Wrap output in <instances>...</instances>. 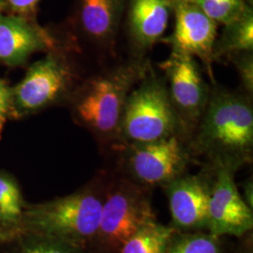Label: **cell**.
<instances>
[{
    "label": "cell",
    "mask_w": 253,
    "mask_h": 253,
    "mask_svg": "<svg viewBox=\"0 0 253 253\" xmlns=\"http://www.w3.org/2000/svg\"><path fill=\"white\" fill-rule=\"evenodd\" d=\"M196 162L236 172L253 162V98L243 91L211 85L207 108L190 136Z\"/></svg>",
    "instance_id": "6da1fadb"
},
{
    "label": "cell",
    "mask_w": 253,
    "mask_h": 253,
    "mask_svg": "<svg viewBox=\"0 0 253 253\" xmlns=\"http://www.w3.org/2000/svg\"><path fill=\"white\" fill-rule=\"evenodd\" d=\"M151 65L149 58L119 56L101 65L100 71L74 92V118L90 131L105 154L115 152L121 145L120 126L127 97Z\"/></svg>",
    "instance_id": "7a4b0ae2"
},
{
    "label": "cell",
    "mask_w": 253,
    "mask_h": 253,
    "mask_svg": "<svg viewBox=\"0 0 253 253\" xmlns=\"http://www.w3.org/2000/svg\"><path fill=\"white\" fill-rule=\"evenodd\" d=\"M105 196L104 172L73 194L23 210L26 234L43 236L87 251L100 224Z\"/></svg>",
    "instance_id": "3957f363"
},
{
    "label": "cell",
    "mask_w": 253,
    "mask_h": 253,
    "mask_svg": "<svg viewBox=\"0 0 253 253\" xmlns=\"http://www.w3.org/2000/svg\"><path fill=\"white\" fill-rule=\"evenodd\" d=\"M105 196L100 224L86 253H117L141 228L157 220L151 190L115 172H104Z\"/></svg>",
    "instance_id": "277c9868"
},
{
    "label": "cell",
    "mask_w": 253,
    "mask_h": 253,
    "mask_svg": "<svg viewBox=\"0 0 253 253\" xmlns=\"http://www.w3.org/2000/svg\"><path fill=\"white\" fill-rule=\"evenodd\" d=\"M176 135L189 141L163 74L151 65L127 97L120 126V143L145 144Z\"/></svg>",
    "instance_id": "5b68a950"
},
{
    "label": "cell",
    "mask_w": 253,
    "mask_h": 253,
    "mask_svg": "<svg viewBox=\"0 0 253 253\" xmlns=\"http://www.w3.org/2000/svg\"><path fill=\"white\" fill-rule=\"evenodd\" d=\"M110 155L117 157L115 172L148 190L164 188L189 172L196 163L188 139L172 136L152 143L124 145Z\"/></svg>",
    "instance_id": "8992f818"
},
{
    "label": "cell",
    "mask_w": 253,
    "mask_h": 253,
    "mask_svg": "<svg viewBox=\"0 0 253 253\" xmlns=\"http://www.w3.org/2000/svg\"><path fill=\"white\" fill-rule=\"evenodd\" d=\"M172 106L180 119L189 141L207 108L211 86L195 58L172 54L159 64Z\"/></svg>",
    "instance_id": "52a82bcc"
},
{
    "label": "cell",
    "mask_w": 253,
    "mask_h": 253,
    "mask_svg": "<svg viewBox=\"0 0 253 253\" xmlns=\"http://www.w3.org/2000/svg\"><path fill=\"white\" fill-rule=\"evenodd\" d=\"M174 27L171 35L162 42L170 46L171 53L189 55L201 63L212 84L216 81L213 73V48L217 40V23L191 0H172Z\"/></svg>",
    "instance_id": "ba28073f"
},
{
    "label": "cell",
    "mask_w": 253,
    "mask_h": 253,
    "mask_svg": "<svg viewBox=\"0 0 253 253\" xmlns=\"http://www.w3.org/2000/svg\"><path fill=\"white\" fill-rule=\"evenodd\" d=\"M127 0H76L74 27L101 65L119 57V39Z\"/></svg>",
    "instance_id": "9c48e42d"
},
{
    "label": "cell",
    "mask_w": 253,
    "mask_h": 253,
    "mask_svg": "<svg viewBox=\"0 0 253 253\" xmlns=\"http://www.w3.org/2000/svg\"><path fill=\"white\" fill-rule=\"evenodd\" d=\"M74 77L72 67L63 56L50 53L32 65L12 89L13 102L25 112L44 108L71 91Z\"/></svg>",
    "instance_id": "30bf717a"
},
{
    "label": "cell",
    "mask_w": 253,
    "mask_h": 253,
    "mask_svg": "<svg viewBox=\"0 0 253 253\" xmlns=\"http://www.w3.org/2000/svg\"><path fill=\"white\" fill-rule=\"evenodd\" d=\"M209 168L212 171V185L208 208V232L217 237H243L252 233L253 208L245 202L235 184V172L226 168Z\"/></svg>",
    "instance_id": "8fae6325"
},
{
    "label": "cell",
    "mask_w": 253,
    "mask_h": 253,
    "mask_svg": "<svg viewBox=\"0 0 253 253\" xmlns=\"http://www.w3.org/2000/svg\"><path fill=\"white\" fill-rule=\"evenodd\" d=\"M212 171L203 165L198 173L181 175L163 188L169 202L171 226L177 231H208Z\"/></svg>",
    "instance_id": "7c38bea8"
},
{
    "label": "cell",
    "mask_w": 253,
    "mask_h": 253,
    "mask_svg": "<svg viewBox=\"0 0 253 253\" xmlns=\"http://www.w3.org/2000/svg\"><path fill=\"white\" fill-rule=\"evenodd\" d=\"M172 13V0H127L122 23L127 57L148 58L165 37Z\"/></svg>",
    "instance_id": "4fadbf2b"
},
{
    "label": "cell",
    "mask_w": 253,
    "mask_h": 253,
    "mask_svg": "<svg viewBox=\"0 0 253 253\" xmlns=\"http://www.w3.org/2000/svg\"><path fill=\"white\" fill-rule=\"evenodd\" d=\"M54 45L51 34L29 20L0 14V62L17 65L37 51L53 49Z\"/></svg>",
    "instance_id": "5bb4252c"
},
{
    "label": "cell",
    "mask_w": 253,
    "mask_h": 253,
    "mask_svg": "<svg viewBox=\"0 0 253 253\" xmlns=\"http://www.w3.org/2000/svg\"><path fill=\"white\" fill-rule=\"evenodd\" d=\"M253 51V8L224 25L213 48V61H227L232 55Z\"/></svg>",
    "instance_id": "9a60e30c"
},
{
    "label": "cell",
    "mask_w": 253,
    "mask_h": 253,
    "mask_svg": "<svg viewBox=\"0 0 253 253\" xmlns=\"http://www.w3.org/2000/svg\"><path fill=\"white\" fill-rule=\"evenodd\" d=\"M175 231L171 225H163L155 220L129 237L117 253H165Z\"/></svg>",
    "instance_id": "2e32d148"
},
{
    "label": "cell",
    "mask_w": 253,
    "mask_h": 253,
    "mask_svg": "<svg viewBox=\"0 0 253 253\" xmlns=\"http://www.w3.org/2000/svg\"><path fill=\"white\" fill-rule=\"evenodd\" d=\"M220 237L208 231H175L165 253H223Z\"/></svg>",
    "instance_id": "e0dca14e"
},
{
    "label": "cell",
    "mask_w": 253,
    "mask_h": 253,
    "mask_svg": "<svg viewBox=\"0 0 253 253\" xmlns=\"http://www.w3.org/2000/svg\"><path fill=\"white\" fill-rule=\"evenodd\" d=\"M217 25H227L253 8V0H191Z\"/></svg>",
    "instance_id": "ac0fdd59"
},
{
    "label": "cell",
    "mask_w": 253,
    "mask_h": 253,
    "mask_svg": "<svg viewBox=\"0 0 253 253\" xmlns=\"http://www.w3.org/2000/svg\"><path fill=\"white\" fill-rule=\"evenodd\" d=\"M23 213V202L17 185L0 174V220L18 224Z\"/></svg>",
    "instance_id": "d6986e66"
},
{
    "label": "cell",
    "mask_w": 253,
    "mask_h": 253,
    "mask_svg": "<svg viewBox=\"0 0 253 253\" xmlns=\"http://www.w3.org/2000/svg\"><path fill=\"white\" fill-rule=\"evenodd\" d=\"M16 253H86V252L57 240L25 233V239L20 242Z\"/></svg>",
    "instance_id": "ffe728a7"
},
{
    "label": "cell",
    "mask_w": 253,
    "mask_h": 253,
    "mask_svg": "<svg viewBox=\"0 0 253 253\" xmlns=\"http://www.w3.org/2000/svg\"><path fill=\"white\" fill-rule=\"evenodd\" d=\"M234 65L240 81V90L253 98V51L234 54L228 58Z\"/></svg>",
    "instance_id": "44dd1931"
},
{
    "label": "cell",
    "mask_w": 253,
    "mask_h": 253,
    "mask_svg": "<svg viewBox=\"0 0 253 253\" xmlns=\"http://www.w3.org/2000/svg\"><path fill=\"white\" fill-rule=\"evenodd\" d=\"M13 94L7 84L0 80V140L4 126L8 120L10 112L13 110Z\"/></svg>",
    "instance_id": "7402d4cb"
},
{
    "label": "cell",
    "mask_w": 253,
    "mask_h": 253,
    "mask_svg": "<svg viewBox=\"0 0 253 253\" xmlns=\"http://www.w3.org/2000/svg\"><path fill=\"white\" fill-rule=\"evenodd\" d=\"M41 0H5L6 5L20 15H31L36 11Z\"/></svg>",
    "instance_id": "603a6c76"
},
{
    "label": "cell",
    "mask_w": 253,
    "mask_h": 253,
    "mask_svg": "<svg viewBox=\"0 0 253 253\" xmlns=\"http://www.w3.org/2000/svg\"><path fill=\"white\" fill-rule=\"evenodd\" d=\"M245 202L250 208H253V181L248 180L244 185L243 194L241 193Z\"/></svg>",
    "instance_id": "cb8c5ba5"
},
{
    "label": "cell",
    "mask_w": 253,
    "mask_h": 253,
    "mask_svg": "<svg viewBox=\"0 0 253 253\" xmlns=\"http://www.w3.org/2000/svg\"><path fill=\"white\" fill-rule=\"evenodd\" d=\"M12 237H13V235L10 232H7L6 230H4L0 227V243L7 242V241L10 240Z\"/></svg>",
    "instance_id": "d4e9b609"
},
{
    "label": "cell",
    "mask_w": 253,
    "mask_h": 253,
    "mask_svg": "<svg viewBox=\"0 0 253 253\" xmlns=\"http://www.w3.org/2000/svg\"><path fill=\"white\" fill-rule=\"evenodd\" d=\"M5 6H6L5 0H0V11L5 8Z\"/></svg>",
    "instance_id": "484cf974"
}]
</instances>
